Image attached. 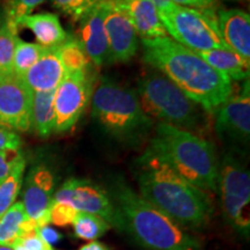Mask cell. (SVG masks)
I'll list each match as a JSON object with an SVG mask.
<instances>
[{
  "label": "cell",
  "instance_id": "obj_1",
  "mask_svg": "<svg viewBox=\"0 0 250 250\" xmlns=\"http://www.w3.org/2000/svg\"><path fill=\"white\" fill-rule=\"evenodd\" d=\"M139 195L186 229H199L210 220V196L181 176L158 153L147 147L134 161Z\"/></svg>",
  "mask_w": 250,
  "mask_h": 250
},
{
  "label": "cell",
  "instance_id": "obj_2",
  "mask_svg": "<svg viewBox=\"0 0 250 250\" xmlns=\"http://www.w3.org/2000/svg\"><path fill=\"white\" fill-rule=\"evenodd\" d=\"M142 43L144 62L165 74L203 110L214 114L233 95V83L229 78L169 36L142 40Z\"/></svg>",
  "mask_w": 250,
  "mask_h": 250
},
{
  "label": "cell",
  "instance_id": "obj_3",
  "mask_svg": "<svg viewBox=\"0 0 250 250\" xmlns=\"http://www.w3.org/2000/svg\"><path fill=\"white\" fill-rule=\"evenodd\" d=\"M127 233L146 250H202L198 240L176 221L143 198L124 181L115 180L109 191Z\"/></svg>",
  "mask_w": 250,
  "mask_h": 250
},
{
  "label": "cell",
  "instance_id": "obj_4",
  "mask_svg": "<svg viewBox=\"0 0 250 250\" xmlns=\"http://www.w3.org/2000/svg\"><path fill=\"white\" fill-rule=\"evenodd\" d=\"M149 147L188 182L204 191L218 190L220 164L211 142L193 132L159 123Z\"/></svg>",
  "mask_w": 250,
  "mask_h": 250
},
{
  "label": "cell",
  "instance_id": "obj_5",
  "mask_svg": "<svg viewBox=\"0 0 250 250\" xmlns=\"http://www.w3.org/2000/svg\"><path fill=\"white\" fill-rule=\"evenodd\" d=\"M92 116L105 133L124 144L138 143L153 126L137 93L109 78H102L93 94Z\"/></svg>",
  "mask_w": 250,
  "mask_h": 250
},
{
  "label": "cell",
  "instance_id": "obj_6",
  "mask_svg": "<svg viewBox=\"0 0 250 250\" xmlns=\"http://www.w3.org/2000/svg\"><path fill=\"white\" fill-rule=\"evenodd\" d=\"M137 95L149 118L189 132L201 129V107L187 98L167 77L149 73L140 78Z\"/></svg>",
  "mask_w": 250,
  "mask_h": 250
},
{
  "label": "cell",
  "instance_id": "obj_7",
  "mask_svg": "<svg viewBox=\"0 0 250 250\" xmlns=\"http://www.w3.org/2000/svg\"><path fill=\"white\" fill-rule=\"evenodd\" d=\"M167 34L175 42L198 52L226 49L218 27L214 9H198L170 5L159 12Z\"/></svg>",
  "mask_w": 250,
  "mask_h": 250
},
{
  "label": "cell",
  "instance_id": "obj_8",
  "mask_svg": "<svg viewBox=\"0 0 250 250\" xmlns=\"http://www.w3.org/2000/svg\"><path fill=\"white\" fill-rule=\"evenodd\" d=\"M218 188L227 223L243 236L250 233V174L232 154L225 155L219 166Z\"/></svg>",
  "mask_w": 250,
  "mask_h": 250
},
{
  "label": "cell",
  "instance_id": "obj_9",
  "mask_svg": "<svg viewBox=\"0 0 250 250\" xmlns=\"http://www.w3.org/2000/svg\"><path fill=\"white\" fill-rule=\"evenodd\" d=\"M54 201L65 203L78 212L96 214L111 227L123 232V223L109 193L87 179L71 177L55 192Z\"/></svg>",
  "mask_w": 250,
  "mask_h": 250
},
{
  "label": "cell",
  "instance_id": "obj_10",
  "mask_svg": "<svg viewBox=\"0 0 250 250\" xmlns=\"http://www.w3.org/2000/svg\"><path fill=\"white\" fill-rule=\"evenodd\" d=\"M88 70L66 73L55 89V132L64 133L78 123L92 99Z\"/></svg>",
  "mask_w": 250,
  "mask_h": 250
},
{
  "label": "cell",
  "instance_id": "obj_11",
  "mask_svg": "<svg viewBox=\"0 0 250 250\" xmlns=\"http://www.w3.org/2000/svg\"><path fill=\"white\" fill-rule=\"evenodd\" d=\"M33 92L22 79L7 76L0 79V127L28 132L31 130Z\"/></svg>",
  "mask_w": 250,
  "mask_h": 250
},
{
  "label": "cell",
  "instance_id": "obj_12",
  "mask_svg": "<svg viewBox=\"0 0 250 250\" xmlns=\"http://www.w3.org/2000/svg\"><path fill=\"white\" fill-rule=\"evenodd\" d=\"M55 188V174L48 166L35 165L28 171L21 203L37 229L50 224V208L54 202Z\"/></svg>",
  "mask_w": 250,
  "mask_h": 250
},
{
  "label": "cell",
  "instance_id": "obj_13",
  "mask_svg": "<svg viewBox=\"0 0 250 250\" xmlns=\"http://www.w3.org/2000/svg\"><path fill=\"white\" fill-rule=\"evenodd\" d=\"M214 114V129L221 139L248 145L250 136L249 80H246L241 93L230 96Z\"/></svg>",
  "mask_w": 250,
  "mask_h": 250
},
{
  "label": "cell",
  "instance_id": "obj_14",
  "mask_svg": "<svg viewBox=\"0 0 250 250\" xmlns=\"http://www.w3.org/2000/svg\"><path fill=\"white\" fill-rule=\"evenodd\" d=\"M105 5L104 26L109 46V62H129L138 50V34L123 9L109 0Z\"/></svg>",
  "mask_w": 250,
  "mask_h": 250
},
{
  "label": "cell",
  "instance_id": "obj_15",
  "mask_svg": "<svg viewBox=\"0 0 250 250\" xmlns=\"http://www.w3.org/2000/svg\"><path fill=\"white\" fill-rule=\"evenodd\" d=\"M104 17L105 5L103 0H100L78 21L79 30L77 40L80 42L89 61H92L96 66H102L109 62V46Z\"/></svg>",
  "mask_w": 250,
  "mask_h": 250
},
{
  "label": "cell",
  "instance_id": "obj_16",
  "mask_svg": "<svg viewBox=\"0 0 250 250\" xmlns=\"http://www.w3.org/2000/svg\"><path fill=\"white\" fill-rule=\"evenodd\" d=\"M218 27L225 44L250 61V17L240 8L221 9L217 13Z\"/></svg>",
  "mask_w": 250,
  "mask_h": 250
},
{
  "label": "cell",
  "instance_id": "obj_17",
  "mask_svg": "<svg viewBox=\"0 0 250 250\" xmlns=\"http://www.w3.org/2000/svg\"><path fill=\"white\" fill-rule=\"evenodd\" d=\"M123 9L142 40H154L168 36L158 8L149 0H109Z\"/></svg>",
  "mask_w": 250,
  "mask_h": 250
},
{
  "label": "cell",
  "instance_id": "obj_18",
  "mask_svg": "<svg viewBox=\"0 0 250 250\" xmlns=\"http://www.w3.org/2000/svg\"><path fill=\"white\" fill-rule=\"evenodd\" d=\"M66 72L58 55V46L45 48L43 55L22 77L31 92L55 90Z\"/></svg>",
  "mask_w": 250,
  "mask_h": 250
},
{
  "label": "cell",
  "instance_id": "obj_19",
  "mask_svg": "<svg viewBox=\"0 0 250 250\" xmlns=\"http://www.w3.org/2000/svg\"><path fill=\"white\" fill-rule=\"evenodd\" d=\"M28 28L34 34L37 44L44 48L59 46L67 40L68 34L62 28L57 14L42 12L29 14L19 21V28Z\"/></svg>",
  "mask_w": 250,
  "mask_h": 250
},
{
  "label": "cell",
  "instance_id": "obj_20",
  "mask_svg": "<svg viewBox=\"0 0 250 250\" xmlns=\"http://www.w3.org/2000/svg\"><path fill=\"white\" fill-rule=\"evenodd\" d=\"M37 228L28 218L21 202H15L0 218V246L13 247L26 234Z\"/></svg>",
  "mask_w": 250,
  "mask_h": 250
},
{
  "label": "cell",
  "instance_id": "obj_21",
  "mask_svg": "<svg viewBox=\"0 0 250 250\" xmlns=\"http://www.w3.org/2000/svg\"><path fill=\"white\" fill-rule=\"evenodd\" d=\"M204 61L230 80H249V61L236 52L226 49H214L198 52Z\"/></svg>",
  "mask_w": 250,
  "mask_h": 250
},
{
  "label": "cell",
  "instance_id": "obj_22",
  "mask_svg": "<svg viewBox=\"0 0 250 250\" xmlns=\"http://www.w3.org/2000/svg\"><path fill=\"white\" fill-rule=\"evenodd\" d=\"M55 90L34 92L31 101V131L41 138L55 132Z\"/></svg>",
  "mask_w": 250,
  "mask_h": 250
},
{
  "label": "cell",
  "instance_id": "obj_23",
  "mask_svg": "<svg viewBox=\"0 0 250 250\" xmlns=\"http://www.w3.org/2000/svg\"><path fill=\"white\" fill-rule=\"evenodd\" d=\"M58 55L66 73L88 70L90 61L77 37L68 36L67 40L58 46Z\"/></svg>",
  "mask_w": 250,
  "mask_h": 250
},
{
  "label": "cell",
  "instance_id": "obj_24",
  "mask_svg": "<svg viewBox=\"0 0 250 250\" xmlns=\"http://www.w3.org/2000/svg\"><path fill=\"white\" fill-rule=\"evenodd\" d=\"M111 226L104 219L96 214L78 212L73 221L74 235L78 239L90 242L96 241L110 229Z\"/></svg>",
  "mask_w": 250,
  "mask_h": 250
},
{
  "label": "cell",
  "instance_id": "obj_25",
  "mask_svg": "<svg viewBox=\"0 0 250 250\" xmlns=\"http://www.w3.org/2000/svg\"><path fill=\"white\" fill-rule=\"evenodd\" d=\"M44 50V46L26 42L18 37L13 57V76L22 79L29 68L41 58Z\"/></svg>",
  "mask_w": 250,
  "mask_h": 250
},
{
  "label": "cell",
  "instance_id": "obj_26",
  "mask_svg": "<svg viewBox=\"0 0 250 250\" xmlns=\"http://www.w3.org/2000/svg\"><path fill=\"white\" fill-rule=\"evenodd\" d=\"M19 28L5 21L0 26V79L13 74V57Z\"/></svg>",
  "mask_w": 250,
  "mask_h": 250
},
{
  "label": "cell",
  "instance_id": "obj_27",
  "mask_svg": "<svg viewBox=\"0 0 250 250\" xmlns=\"http://www.w3.org/2000/svg\"><path fill=\"white\" fill-rule=\"evenodd\" d=\"M24 169H26V159L23 158L18 162L7 179L0 184V218L17 201L22 188Z\"/></svg>",
  "mask_w": 250,
  "mask_h": 250
},
{
  "label": "cell",
  "instance_id": "obj_28",
  "mask_svg": "<svg viewBox=\"0 0 250 250\" xmlns=\"http://www.w3.org/2000/svg\"><path fill=\"white\" fill-rule=\"evenodd\" d=\"M44 1L45 0H9L6 6L5 21L19 28V21L31 14L37 6L42 5Z\"/></svg>",
  "mask_w": 250,
  "mask_h": 250
},
{
  "label": "cell",
  "instance_id": "obj_29",
  "mask_svg": "<svg viewBox=\"0 0 250 250\" xmlns=\"http://www.w3.org/2000/svg\"><path fill=\"white\" fill-rule=\"evenodd\" d=\"M51 1L55 8L59 9L78 22L100 0H51Z\"/></svg>",
  "mask_w": 250,
  "mask_h": 250
},
{
  "label": "cell",
  "instance_id": "obj_30",
  "mask_svg": "<svg viewBox=\"0 0 250 250\" xmlns=\"http://www.w3.org/2000/svg\"><path fill=\"white\" fill-rule=\"evenodd\" d=\"M78 211L65 203L52 202L50 208V224L58 227H67L73 225Z\"/></svg>",
  "mask_w": 250,
  "mask_h": 250
},
{
  "label": "cell",
  "instance_id": "obj_31",
  "mask_svg": "<svg viewBox=\"0 0 250 250\" xmlns=\"http://www.w3.org/2000/svg\"><path fill=\"white\" fill-rule=\"evenodd\" d=\"M24 158L20 149L19 151H0V184L7 179L18 162Z\"/></svg>",
  "mask_w": 250,
  "mask_h": 250
},
{
  "label": "cell",
  "instance_id": "obj_32",
  "mask_svg": "<svg viewBox=\"0 0 250 250\" xmlns=\"http://www.w3.org/2000/svg\"><path fill=\"white\" fill-rule=\"evenodd\" d=\"M21 144L22 142L17 132L0 127V151H19Z\"/></svg>",
  "mask_w": 250,
  "mask_h": 250
},
{
  "label": "cell",
  "instance_id": "obj_33",
  "mask_svg": "<svg viewBox=\"0 0 250 250\" xmlns=\"http://www.w3.org/2000/svg\"><path fill=\"white\" fill-rule=\"evenodd\" d=\"M36 232H37V235H39L41 239H42L43 241L46 243V245H49L51 247L56 245V243L59 242L62 239V234L59 233L58 230H56L55 228L50 227L49 225L39 228Z\"/></svg>",
  "mask_w": 250,
  "mask_h": 250
},
{
  "label": "cell",
  "instance_id": "obj_34",
  "mask_svg": "<svg viewBox=\"0 0 250 250\" xmlns=\"http://www.w3.org/2000/svg\"><path fill=\"white\" fill-rule=\"evenodd\" d=\"M175 5L198 9H213L217 0H171Z\"/></svg>",
  "mask_w": 250,
  "mask_h": 250
},
{
  "label": "cell",
  "instance_id": "obj_35",
  "mask_svg": "<svg viewBox=\"0 0 250 250\" xmlns=\"http://www.w3.org/2000/svg\"><path fill=\"white\" fill-rule=\"evenodd\" d=\"M79 250H110L104 243L100 241H90L83 245Z\"/></svg>",
  "mask_w": 250,
  "mask_h": 250
},
{
  "label": "cell",
  "instance_id": "obj_36",
  "mask_svg": "<svg viewBox=\"0 0 250 250\" xmlns=\"http://www.w3.org/2000/svg\"><path fill=\"white\" fill-rule=\"evenodd\" d=\"M149 1H152L153 4H154L155 7L158 8V12L164 11V9L169 7L170 5L174 4L171 0H149Z\"/></svg>",
  "mask_w": 250,
  "mask_h": 250
},
{
  "label": "cell",
  "instance_id": "obj_37",
  "mask_svg": "<svg viewBox=\"0 0 250 250\" xmlns=\"http://www.w3.org/2000/svg\"><path fill=\"white\" fill-rule=\"evenodd\" d=\"M12 249H13V250H27V249H24L23 247H21L20 245H18V243H17V245H14L13 247H12Z\"/></svg>",
  "mask_w": 250,
  "mask_h": 250
},
{
  "label": "cell",
  "instance_id": "obj_38",
  "mask_svg": "<svg viewBox=\"0 0 250 250\" xmlns=\"http://www.w3.org/2000/svg\"><path fill=\"white\" fill-rule=\"evenodd\" d=\"M0 250H13L12 247H6V246H0Z\"/></svg>",
  "mask_w": 250,
  "mask_h": 250
},
{
  "label": "cell",
  "instance_id": "obj_39",
  "mask_svg": "<svg viewBox=\"0 0 250 250\" xmlns=\"http://www.w3.org/2000/svg\"><path fill=\"white\" fill-rule=\"evenodd\" d=\"M43 250H55V249H54V248H52V247H51V246L46 245V246H45V248H44V249H43Z\"/></svg>",
  "mask_w": 250,
  "mask_h": 250
},
{
  "label": "cell",
  "instance_id": "obj_40",
  "mask_svg": "<svg viewBox=\"0 0 250 250\" xmlns=\"http://www.w3.org/2000/svg\"><path fill=\"white\" fill-rule=\"evenodd\" d=\"M225 1H241V0H225Z\"/></svg>",
  "mask_w": 250,
  "mask_h": 250
},
{
  "label": "cell",
  "instance_id": "obj_41",
  "mask_svg": "<svg viewBox=\"0 0 250 250\" xmlns=\"http://www.w3.org/2000/svg\"><path fill=\"white\" fill-rule=\"evenodd\" d=\"M0 26H1V12H0Z\"/></svg>",
  "mask_w": 250,
  "mask_h": 250
}]
</instances>
